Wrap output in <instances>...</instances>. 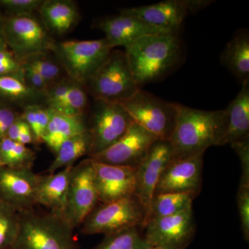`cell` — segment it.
I'll list each match as a JSON object with an SVG mask.
<instances>
[{
    "label": "cell",
    "instance_id": "21",
    "mask_svg": "<svg viewBox=\"0 0 249 249\" xmlns=\"http://www.w3.org/2000/svg\"><path fill=\"white\" fill-rule=\"evenodd\" d=\"M42 142L54 154L68 139L88 130L82 116H67L52 110Z\"/></svg>",
    "mask_w": 249,
    "mask_h": 249
},
{
    "label": "cell",
    "instance_id": "12",
    "mask_svg": "<svg viewBox=\"0 0 249 249\" xmlns=\"http://www.w3.org/2000/svg\"><path fill=\"white\" fill-rule=\"evenodd\" d=\"M157 139L154 134L133 122L115 143L89 158L105 164L137 168Z\"/></svg>",
    "mask_w": 249,
    "mask_h": 249
},
{
    "label": "cell",
    "instance_id": "20",
    "mask_svg": "<svg viewBox=\"0 0 249 249\" xmlns=\"http://www.w3.org/2000/svg\"><path fill=\"white\" fill-rule=\"evenodd\" d=\"M242 85L240 92L225 109V145L249 140V82Z\"/></svg>",
    "mask_w": 249,
    "mask_h": 249
},
{
    "label": "cell",
    "instance_id": "15",
    "mask_svg": "<svg viewBox=\"0 0 249 249\" xmlns=\"http://www.w3.org/2000/svg\"><path fill=\"white\" fill-rule=\"evenodd\" d=\"M171 157L170 141L158 139L152 144L146 157L137 167L134 196L143 206L146 215L160 176L171 160Z\"/></svg>",
    "mask_w": 249,
    "mask_h": 249
},
{
    "label": "cell",
    "instance_id": "2",
    "mask_svg": "<svg viewBox=\"0 0 249 249\" xmlns=\"http://www.w3.org/2000/svg\"><path fill=\"white\" fill-rule=\"evenodd\" d=\"M177 31L145 36L124 48L134 79L141 87L163 78L181 53Z\"/></svg>",
    "mask_w": 249,
    "mask_h": 249
},
{
    "label": "cell",
    "instance_id": "3",
    "mask_svg": "<svg viewBox=\"0 0 249 249\" xmlns=\"http://www.w3.org/2000/svg\"><path fill=\"white\" fill-rule=\"evenodd\" d=\"M19 213V231L10 249H81L74 229L60 216L35 210Z\"/></svg>",
    "mask_w": 249,
    "mask_h": 249
},
{
    "label": "cell",
    "instance_id": "25",
    "mask_svg": "<svg viewBox=\"0 0 249 249\" xmlns=\"http://www.w3.org/2000/svg\"><path fill=\"white\" fill-rule=\"evenodd\" d=\"M195 199L194 196L188 194L155 195L145 217L143 229L147 222L152 219L168 217L193 208V201Z\"/></svg>",
    "mask_w": 249,
    "mask_h": 249
},
{
    "label": "cell",
    "instance_id": "33",
    "mask_svg": "<svg viewBox=\"0 0 249 249\" xmlns=\"http://www.w3.org/2000/svg\"><path fill=\"white\" fill-rule=\"evenodd\" d=\"M24 61L30 64L40 73L42 78L48 83L49 87L55 83L60 76V67L52 60L45 58L44 54L31 57Z\"/></svg>",
    "mask_w": 249,
    "mask_h": 249
},
{
    "label": "cell",
    "instance_id": "35",
    "mask_svg": "<svg viewBox=\"0 0 249 249\" xmlns=\"http://www.w3.org/2000/svg\"><path fill=\"white\" fill-rule=\"evenodd\" d=\"M20 73L29 87L39 94L45 96L49 85L34 67L27 62H21Z\"/></svg>",
    "mask_w": 249,
    "mask_h": 249
},
{
    "label": "cell",
    "instance_id": "27",
    "mask_svg": "<svg viewBox=\"0 0 249 249\" xmlns=\"http://www.w3.org/2000/svg\"><path fill=\"white\" fill-rule=\"evenodd\" d=\"M39 95L24 81L20 71L14 74L0 76L1 103L26 102L35 99Z\"/></svg>",
    "mask_w": 249,
    "mask_h": 249
},
{
    "label": "cell",
    "instance_id": "8",
    "mask_svg": "<svg viewBox=\"0 0 249 249\" xmlns=\"http://www.w3.org/2000/svg\"><path fill=\"white\" fill-rule=\"evenodd\" d=\"M134 122L157 138L169 140L178 116V103L168 102L141 89L125 102L120 103Z\"/></svg>",
    "mask_w": 249,
    "mask_h": 249
},
{
    "label": "cell",
    "instance_id": "41",
    "mask_svg": "<svg viewBox=\"0 0 249 249\" xmlns=\"http://www.w3.org/2000/svg\"><path fill=\"white\" fill-rule=\"evenodd\" d=\"M145 249H165L162 247H158V246H152L149 245Z\"/></svg>",
    "mask_w": 249,
    "mask_h": 249
},
{
    "label": "cell",
    "instance_id": "36",
    "mask_svg": "<svg viewBox=\"0 0 249 249\" xmlns=\"http://www.w3.org/2000/svg\"><path fill=\"white\" fill-rule=\"evenodd\" d=\"M73 80H60L49 88L45 96L48 108L55 110L61 104L71 88Z\"/></svg>",
    "mask_w": 249,
    "mask_h": 249
},
{
    "label": "cell",
    "instance_id": "34",
    "mask_svg": "<svg viewBox=\"0 0 249 249\" xmlns=\"http://www.w3.org/2000/svg\"><path fill=\"white\" fill-rule=\"evenodd\" d=\"M42 0H0V6L9 13V16L32 15L40 9Z\"/></svg>",
    "mask_w": 249,
    "mask_h": 249
},
{
    "label": "cell",
    "instance_id": "14",
    "mask_svg": "<svg viewBox=\"0 0 249 249\" xmlns=\"http://www.w3.org/2000/svg\"><path fill=\"white\" fill-rule=\"evenodd\" d=\"M40 175L32 169L0 168V203L18 213L34 210Z\"/></svg>",
    "mask_w": 249,
    "mask_h": 249
},
{
    "label": "cell",
    "instance_id": "4",
    "mask_svg": "<svg viewBox=\"0 0 249 249\" xmlns=\"http://www.w3.org/2000/svg\"><path fill=\"white\" fill-rule=\"evenodd\" d=\"M95 101L122 103L142 89L134 79L124 52L111 51L105 62L88 83Z\"/></svg>",
    "mask_w": 249,
    "mask_h": 249
},
{
    "label": "cell",
    "instance_id": "18",
    "mask_svg": "<svg viewBox=\"0 0 249 249\" xmlns=\"http://www.w3.org/2000/svg\"><path fill=\"white\" fill-rule=\"evenodd\" d=\"M106 34V40L111 49L128 47L145 36L167 33L129 15L121 14L103 19L98 24Z\"/></svg>",
    "mask_w": 249,
    "mask_h": 249
},
{
    "label": "cell",
    "instance_id": "23",
    "mask_svg": "<svg viewBox=\"0 0 249 249\" xmlns=\"http://www.w3.org/2000/svg\"><path fill=\"white\" fill-rule=\"evenodd\" d=\"M223 65L241 83L249 82V35L241 30L228 42L221 55Z\"/></svg>",
    "mask_w": 249,
    "mask_h": 249
},
{
    "label": "cell",
    "instance_id": "42",
    "mask_svg": "<svg viewBox=\"0 0 249 249\" xmlns=\"http://www.w3.org/2000/svg\"><path fill=\"white\" fill-rule=\"evenodd\" d=\"M1 19H2V18H1V16H0V22H1Z\"/></svg>",
    "mask_w": 249,
    "mask_h": 249
},
{
    "label": "cell",
    "instance_id": "17",
    "mask_svg": "<svg viewBox=\"0 0 249 249\" xmlns=\"http://www.w3.org/2000/svg\"><path fill=\"white\" fill-rule=\"evenodd\" d=\"M91 160L100 203L106 204L134 196L137 168Z\"/></svg>",
    "mask_w": 249,
    "mask_h": 249
},
{
    "label": "cell",
    "instance_id": "31",
    "mask_svg": "<svg viewBox=\"0 0 249 249\" xmlns=\"http://www.w3.org/2000/svg\"><path fill=\"white\" fill-rule=\"evenodd\" d=\"M240 186L237 194V208L240 215L241 230L244 238L249 240V164L241 165Z\"/></svg>",
    "mask_w": 249,
    "mask_h": 249
},
{
    "label": "cell",
    "instance_id": "29",
    "mask_svg": "<svg viewBox=\"0 0 249 249\" xmlns=\"http://www.w3.org/2000/svg\"><path fill=\"white\" fill-rule=\"evenodd\" d=\"M19 227V213L0 203V249H11L17 237Z\"/></svg>",
    "mask_w": 249,
    "mask_h": 249
},
{
    "label": "cell",
    "instance_id": "11",
    "mask_svg": "<svg viewBox=\"0 0 249 249\" xmlns=\"http://www.w3.org/2000/svg\"><path fill=\"white\" fill-rule=\"evenodd\" d=\"M147 244L165 249H186L196 232L193 208L168 217L152 219L145 224Z\"/></svg>",
    "mask_w": 249,
    "mask_h": 249
},
{
    "label": "cell",
    "instance_id": "39",
    "mask_svg": "<svg viewBox=\"0 0 249 249\" xmlns=\"http://www.w3.org/2000/svg\"><path fill=\"white\" fill-rule=\"evenodd\" d=\"M28 128H30V127L28 125L27 123L23 120L21 116H19L14 124H13L11 126V127H10L6 137L11 139V140L15 141V142H17L19 136L24 131L27 130Z\"/></svg>",
    "mask_w": 249,
    "mask_h": 249
},
{
    "label": "cell",
    "instance_id": "13",
    "mask_svg": "<svg viewBox=\"0 0 249 249\" xmlns=\"http://www.w3.org/2000/svg\"><path fill=\"white\" fill-rule=\"evenodd\" d=\"M212 2L207 0H167L147 6L120 10L166 32L177 31L188 14H194Z\"/></svg>",
    "mask_w": 249,
    "mask_h": 249
},
{
    "label": "cell",
    "instance_id": "32",
    "mask_svg": "<svg viewBox=\"0 0 249 249\" xmlns=\"http://www.w3.org/2000/svg\"><path fill=\"white\" fill-rule=\"evenodd\" d=\"M88 105V96L79 83L73 81L67 96L55 109L57 112L67 116H82ZM53 110V109H52Z\"/></svg>",
    "mask_w": 249,
    "mask_h": 249
},
{
    "label": "cell",
    "instance_id": "1",
    "mask_svg": "<svg viewBox=\"0 0 249 249\" xmlns=\"http://www.w3.org/2000/svg\"><path fill=\"white\" fill-rule=\"evenodd\" d=\"M227 124L225 109L201 110L178 103L176 124L170 139L171 160L204 155L210 147L225 145Z\"/></svg>",
    "mask_w": 249,
    "mask_h": 249
},
{
    "label": "cell",
    "instance_id": "16",
    "mask_svg": "<svg viewBox=\"0 0 249 249\" xmlns=\"http://www.w3.org/2000/svg\"><path fill=\"white\" fill-rule=\"evenodd\" d=\"M203 165L204 155L171 160L160 176L155 195L178 193L196 198L202 188Z\"/></svg>",
    "mask_w": 249,
    "mask_h": 249
},
{
    "label": "cell",
    "instance_id": "37",
    "mask_svg": "<svg viewBox=\"0 0 249 249\" xmlns=\"http://www.w3.org/2000/svg\"><path fill=\"white\" fill-rule=\"evenodd\" d=\"M19 116L6 103L0 102V140L6 137L10 127Z\"/></svg>",
    "mask_w": 249,
    "mask_h": 249
},
{
    "label": "cell",
    "instance_id": "10",
    "mask_svg": "<svg viewBox=\"0 0 249 249\" xmlns=\"http://www.w3.org/2000/svg\"><path fill=\"white\" fill-rule=\"evenodd\" d=\"M134 122L120 103L96 101L90 127L89 157L104 151L120 139Z\"/></svg>",
    "mask_w": 249,
    "mask_h": 249
},
{
    "label": "cell",
    "instance_id": "6",
    "mask_svg": "<svg viewBox=\"0 0 249 249\" xmlns=\"http://www.w3.org/2000/svg\"><path fill=\"white\" fill-rule=\"evenodd\" d=\"M146 212L135 196L96 206L80 226L83 235H111L132 227L143 229Z\"/></svg>",
    "mask_w": 249,
    "mask_h": 249
},
{
    "label": "cell",
    "instance_id": "43",
    "mask_svg": "<svg viewBox=\"0 0 249 249\" xmlns=\"http://www.w3.org/2000/svg\"><path fill=\"white\" fill-rule=\"evenodd\" d=\"M1 167H2V166H1V163H0V168H1Z\"/></svg>",
    "mask_w": 249,
    "mask_h": 249
},
{
    "label": "cell",
    "instance_id": "7",
    "mask_svg": "<svg viewBox=\"0 0 249 249\" xmlns=\"http://www.w3.org/2000/svg\"><path fill=\"white\" fill-rule=\"evenodd\" d=\"M1 24L8 49L18 61L53 52L55 41L43 23L32 15L8 16Z\"/></svg>",
    "mask_w": 249,
    "mask_h": 249
},
{
    "label": "cell",
    "instance_id": "38",
    "mask_svg": "<svg viewBox=\"0 0 249 249\" xmlns=\"http://www.w3.org/2000/svg\"><path fill=\"white\" fill-rule=\"evenodd\" d=\"M20 70L21 62L9 50L0 52V76L17 73Z\"/></svg>",
    "mask_w": 249,
    "mask_h": 249
},
{
    "label": "cell",
    "instance_id": "40",
    "mask_svg": "<svg viewBox=\"0 0 249 249\" xmlns=\"http://www.w3.org/2000/svg\"><path fill=\"white\" fill-rule=\"evenodd\" d=\"M1 22H0V52H2V51L9 50V49H8L6 40H5L4 34H3Z\"/></svg>",
    "mask_w": 249,
    "mask_h": 249
},
{
    "label": "cell",
    "instance_id": "5",
    "mask_svg": "<svg viewBox=\"0 0 249 249\" xmlns=\"http://www.w3.org/2000/svg\"><path fill=\"white\" fill-rule=\"evenodd\" d=\"M112 49L104 37L55 42L53 52L70 78L84 85L107 61Z\"/></svg>",
    "mask_w": 249,
    "mask_h": 249
},
{
    "label": "cell",
    "instance_id": "24",
    "mask_svg": "<svg viewBox=\"0 0 249 249\" xmlns=\"http://www.w3.org/2000/svg\"><path fill=\"white\" fill-rule=\"evenodd\" d=\"M91 147V136L89 129L63 142L55 153L54 159L47 173L52 174L68 166L74 165L78 159L89 155Z\"/></svg>",
    "mask_w": 249,
    "mask_h": 249
},
{
    "label": "cell",
    "instance_id": "26",
    "mask_svg": "<svg viewBox=\"0 0 249 249\" xmlns=\"http://www.w3.org/2000/svg\"><path fill=\"white\" fill-rule=\"evenodd\" d=\"M36 155L34 150L7 137L0 140V163L13 169H32Z\"/></svg>",
    "mask_w": 249,
    "mask_h": 249
},
{
    "label": "cell",
    "instance_id": "9",
    "mask_svg": "<svg viewBox=\"0 0 249 249\" xmlns=\"http://www.w3.org/2000/svg\"><path fill=\"white\" fill-rule=\"evenodd\" d=\"M99 202L90 159L72 169L63 219L73 229L80 227Z\"/></svg>",
    "mask_w": 249,
    "mask_h": 249
},
{
    "label": "cell",
    "instance_id": "22",
    "mask_svg": "<svg viewBox=\"0 0 249 249\" xmlns=\"http://www.w3.org/2000/svg\"><path fill=\"white\" fill-rule=\"evenodd\" d=\"M47 30L63 35L76 25L78 11L73 1L68 0L43 1L39 9Z\"/></svg>",
    "mask_w": 249,
    "mask_h": 249
},
{
    "label": "cell",
    "instance_id": "28",
    "mask_svg": "<svg viewBox=\"0 0 249 249\" xmlns=\"http://www.w3.org/2000/svg\"><path fill=\"white\" fill-rule=\"evenodd\" d=\"M137 228L105 236L102 242L92 249H145L149 245Z\"/></svg>",
    "mask_w": 249,
    "mask_h": 249
},
{
    "label": "cell",
    "instance_id": "19",
    "mask_svg": "<svg viewBox=\"0 0 249 249\" xmlns=\"http://www.w3.org/2000/svg\"><path fill=\"white\" fill-rule=\"evenodd\" d=\"M74 165L46 175H40L37 192V204L48 208L52 213L63 217L67 193Z\"/></svg>",
    "mask_w": 249,
    "mask_h": 249
},
{
    "label": "cell",
    "instance_id": "30",
    "mask_svg": "<svg viewBox=\"0 0 249 249\" xmlns=\"http://www.w3.org/2000/svg\"><path fill=\"white\" fill-rule=\"evenodd\" d=\"M52 111L37 105H29L24 109L21 118L27 123L34 134L35 144L42 142V137L50 120Z\"/></svg>",
    "mask_w": 249,
    "mask_h": 249
}]
</instances>
